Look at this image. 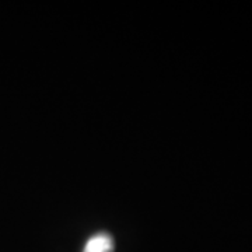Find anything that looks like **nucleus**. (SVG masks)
I'll list each match as a JSON object with an SVG mask.
<instances>
[{"label":"nucleus","mask_w":252,"mask_h":252,"mask_svg":"<svg viewBox=\"0 0 252 252\" xmlns=\"http://www.w3.org/2000/svg\"><path fill=\"white\" fill-rule=\"evenodd\" d=\"M83 252H114V240L107 233H97L89 238Z\"/></svg>","instance_id":"nucleus-1"}]
</instances>
